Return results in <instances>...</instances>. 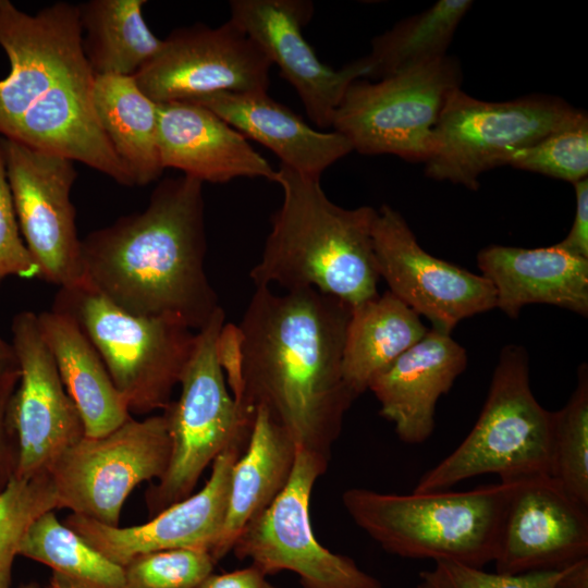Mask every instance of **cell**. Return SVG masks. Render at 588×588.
<instances>
[{"label": "cell", "instance_id": "obj_32", "mask_svg": "<svg viewBox=\"0 0 588 588\" xmlns=\"http://www.w3.org/2000/svg\"><path fill=\"white\" fill-rule=\"evenodd\" d=\"M58 509L49 474L30 479L13 476L0 493V588H11L14 560L29 527Z\"/></svg>", "mask_w": 588, "mask_h": 588}, {"label": "cell", "instance_id": "obj_7", "mask_svg": "<svg viewBox=\"0 0 588 588\" xmlns=\"http://www.w3.org/2000/svg\"><path fill=\"white\" fill-rule=\"evenodd\" d=\"M225 324L220 307L198 331L193 355L182 376L181 394L163 411L170 438V460L158 482L145 494L152 517L192 495L206 467L231 444L248 442L255 413L228 389L219 358Z\"/></svg>", "mask_w": 588, "mask_h": 588}, {"label": "cell", "instance_id": "obj_18", "mask_svg": "<svg viewBox=\"0 0 588 588\" xmlns=\"http://www.w3.org/2000/svg\"><path fill=\"white\" fill-rule=\"evenodd\" d=\"M588 558V507L550 476L516 483L502 523L495 572L562 571Z\"/></svg>", "mask_w": 588, "mask_h": 588}, {"label": "cell", "instance_id": "obj_20", "mask_svg": "<svg viewBox=\"0 0 588 588\" xmlns=\"http://www.w3.org/2000/svg\"><path fill=\"white\" fill-rule=\"evenodd\" d=\"M467 366L465 348L434 329L399 356L370 382L380 415L394 425L406 444L424 443L432 434L436 407Z\"/></svg>", "mask_w": 588, "mask_h": 588}, {"label": "cell", "instance_id": "obj_29", "mask_svg": "<svg viewBox=\"0 0 588 588\" xmlns=\"http://www.w3.org/2000/svg\"><path fill=\"white\" fill-rule=\"evenodd\" d=\"M471 0H440L375 37L365 57L368 78L378 81L446 56Z\"/></svg>", "mask_w": 588, "mask_h": 588}, {"label": "cell", "instance_id": "obj_24", "mask_svg": "<svg viewBox=\"0 0 588 588\" xmlns=\"http://www.w3.org/2000/svg\"><path fill=\"white\" fill-rule=\"evenodd\" d=\"M294 460V442L266 409L257 407L246 448L232 469L223 527L210 552L216 562L231 552L241 531L281 493Z\"/></svg>", "mask_w": 588, "mask_h": 588}, {"label": "cell", "instance_id": "obj_34", "mask_svg": "<svg viewBox=\"0 0 588 588\" xmlns=\"http://www.w3.org/2000/svg\"><path fill=\"white\" fill-rule=\"evenodd\" d=\"M216 561L201 549L145 553L124 566L126 588H198L213 573Z\"/></svg>", "mask_w": 588, "mask_h": 588}, {"label": "cell", "instance_id": "obj_40", "mask_svg": "<svg viewBox=\"0 0 588 588\" xmlns=\"http://www.w3.org/2000/svg\"><path fill=\"white\" fill-rule=\"evenodd\" d=\"M559 588H588V558L563 571Z\"/></svg>", "mask_w": 588, "mask_h": 588}, {"label": "cell", "instance_id": "obj_41", "mask_svg": "<svg viewBox=\"0 0 588 588\" xmlns=\"http://www.w3.org/2000/svg\"><path fill=\"white\" fill-rule=\"evenodd\" d=\"M13 356L14 353L12 351L11 344L5 341L0 334V358H10Z\"/></svg>", "mask_w": 588, "mask_h": 588}, {"label": "cell", "instance_id": "obj_11", "mask_svg": "<svg viewBox=\"0 0 588 588\" xmlns=\"http://www.w3.org/2000/svg\"><path fill=\"white\" fill-rule=\"evenodd\" d=\"M170 460L163 414L133 419L101 437H84L49 471L59 509L119 526L122 506L142 482L160 479Z\"/></svg>", "mask_w": 588, "mask_h": 588}, {"label": "cell", "instance_id": "obj_14", "mask_svg": "<svg viewBox=\"0 0 588 588\" xmlns=\"http://www.w3.org/2000/svg\"><path fill=\"white\" fill-rule=\"evenodd\" d=\"M10 344L20 368L9 406L17 444L14 477L30 479L49 474L61 455L85 437V427L42 338L37 314L26 310L13 317Z\"/></svg>", "mask_w": 588, "mask_h": 588}, {"label": "cell", "instance_id": "obj_19", "mask_svg": "<svg viewBox=\"0 0 588 588\" xmlns=\"http://www.w3.org/2000/svg\"><path fill=\"white\" fill-rule=\"evenodd\" d=\"M247 442L228 446L212 463L205 486L144 524L108 526L70 514L64 525L112 562L124 567L134 558L162 550L201 549L211 552L223 527L232 469Z\"/></svg>", "mask_w": 588, "mask_h": 588}, {"label": "cell", "instance_id": "obj_30", "mask_svg": "<svg viewBox=\"0 0 588 588\" xmlns=\"http://www.w3.org/2000/svg\"><path fill=\"white\" fill-rule=\"evenodd\" d=\"M19 555L53 571V584L78 588H126L124 567L106 558L61 523L54 511L38 517L27 530Z\"/></svg>", "mask_w": 588, "mask_h": 588}, {"label": "cell", "instance_id": "obj_39", "mask_svg": "<svg viewBox=\"0 0 588 588\" xmlns=\"http://www.w3.org/2000/svg\"><path fill=\"white\" fill-rule=\"evenodd\" d=\"M198 588H274L268 576L255 565L224 572L211 573Z\"/></svg>", "mask_w": 588, "mask_h": 588}, {"label": "cell", "instance_id": "obj_16", "mask_svg": "<svg viewBox=\"0 0 588 588\" xmlns=\"http://www.w3.org/2000/svg\"><path fill=\"white\" fill-rule=\"evenodd\" d=\"M0 46L11 68L0 81L2 137L56 87L90 70L82 49L78 5L68 2L29 15L0 0Z\"/></svg>", "mask_w": 588, "mask_h": 588}, {"label": "cell", "instance_id": "obj_37", "mask_svg": "<svg viewBox=\"0 0 588 588\" xmlns=\"http://www.w3.org/2000/svg\"><path fill=\"white\" fill-rule=\"evenodd\" d=\"M19 379L15 355L0 358V493L13 478L17 465V444L9 424V406Z\"/></svg>", "mask_w": 588, "mask_h": 588}, {"label": "cell", "instance_id": "obj_28", "mask_svg": "<svg viewBox=\"0 0 588 588\" xmlns=\"http://www.w3.org/2000/svg\"><path fill=\"white\" fill-rule=\"evenodd\" d=\"M145 0H93L78 4L82 49L96 76H133L161 49L147 26Z\"/></svg>", "mask_w": 588, "mask_h": 588}, {"label": "cell", "instance_id": "obj_22", "mask_svg": "<svg viewBox=\"0 0 588 588\" xmlns=\"http://www.w3.org/2000/svg\"><path fill=\"white\" fill-rule=\"evenodd\" d=\"M477 265L495 292V308L516 319L526 305L547 304L588 316V259L558 244L520 248L489 245Z\"/></svg>", "mask_w": 588, "mask_h": 588}, {"label": "cell", "instance_id": "obj_5", "mask_svg": "<svg viewBox=\"0 0 588 588\" xmlns=\"http://www.w3.org/2000/svg\"><path fill=\"white\" fill-rule=\"evenodd\" d=\"M552 428L553 412L543 408L531 391L526 350L506 345L475 426L413 491L449 490L483 474H495L501 482L550 476Z\"/></svg>", "mask_w": 588, "mask_h": 588}, {"label": "cell", "instance_id": "obj_23", "mask_svg": "<svg viewBox=\"0 0 588 588\" xmlns=\"http://www.w3.org/2000/svg\"><path fill=\"white\" fill-rule=\"evenodd\" d=\"M191 102L206 107L244 137L269 148L281 164L302 174L320 177L328 167L353 151L343 135L309 126L267 91L218 93Z\"/></svg>", "mask_w": 588, "mask_h": 588}, {"label": "cell", "instance_id": "obj_25", "mask_svg": "<svg viewBox=\"0 0 588 588\" xmlns=\"http://www.w3.org/2000/svg\"><path fill=\"white\" fill-rule=\"evenodd\" d=\"M61 381L76 405L86 437L105 436L131 418L95 346L69 314L51 308L37 315Z\"/></svg>", "mask_w": 588, "mask_h": 588}, {"label": "cell", "instance_id": "obj_15", "mask_svg": "<svg viewBox=\"0 0 588 588\" xmlns=\"http://www.w3.org/2000/svg\"><path fill=\"white\" fill-rule=\"evenodd\" d=\"M372 242L378 272L389 291L426 317L431 329L451 334L463 319L495 308L489 280L430 255L389 205L377 210Z\"/></svg>", "mask_w": 588, "mask_h": 588}, {"label": "cell", "instance_id": "obj_17", "mask_svg": "<svg viewBox=\"0 0 588 588\" xmlns=\"http://www.w3.org/2000/svg\"><path fill=\"white\" fill-rule=\"evenodd\" d=\"M232 20L264 50L296 90L310 120L332 127L335 111L348 86L368 76L365 57L334 70L322 63L303 36L313 15L305 0H233Z\"/></svg>", "mask_w": 588, "mask_h": 588}, {"label": "cell", "instance_id": "obj_3", "mask_svg": "<svg viewBox=\"0 0 588 588\" xmlns=\"http://www.w3.org/2000/svg\"><path fill=\"white\" fill-rule=\"evenodd\" d=\"M282 204L271 219L260 261L249 277L256 287H313L354 307L378 295L372 242L377 210L345 209L324 194L320 177L280 164Z\"/></svg>", "mask_w": 588, "mask_h": 588}, {"label": "cell", "instance_id": "obj_33", "mask_svg": "<svg viewBox=\"0 0 588 588\" xmlns=\"http://www.w3.org/2000/svg\"><path fill=\"white\" fill-rule=\"evenodd\" d=\"M507 164L572 184L587 179L588 117L586 111L572 123L516 152Z\"/></svg>", "mask_w": 588, "mask_h": 588}, {"label": "cell", "instance_id": "obj_43", "mask_svg": "<svg viewBox=\"0 0 588 588\" xmlns=\"http://www.w3.org/2000/svg\"><path fill=\"white\" fill-rule=\"evenodd\" d=\"M51 586H52V588H78V587H74V586L53 584V583H51Z\"/></svg>", "mask_w": 588, "mask_h": 588}, {"label": "cell", "instance_id": "obj_36", "mask_svg": "<svg viewBox=\"0 0 588 588\" xmlns=\"http://www.w3.org/2000/svg\"><path fill=\"white\" fill-rule=\"evenodd\" d=\"M9 277L39 279V269L20 231L0 138V283Z\"/></svg>", "mask_w": 588, "mask_h": 588}, {"label": "cell", "instance_id": "obj_8", "mask_svg": "<svg viewBox=\"0 0 588 588\" xmlns=\"http://www.w3.org/2000/svg\"><path fill=\"white\" fill-rule=\"evenodd\" d=\"M462 79L458 61L448 54L375 82L356 79L335 111L332 128L359 154L425 163L441 113Z\"/></svg>", "mask_w": 588, "mask_h": 588}, {"label": "cell", "instance_id": "obj_12", "mask_svg": "<svg viewBox=\"0 0 588 588\" xmlns=\"http://www.w3.org/2000/svg\"><path fill=\"white\" fill-rule=\"evenodd\" d=\"M0 138L20 231L39 279L60 289L86 283L70 198L77 176L73 161Z\"/></svg>", "mask_w": 588, "mask_h": 588}, {"label": "cell", "instance_id": "obj_9", "mask_svg": "<svg viewBox=\"0 0 588 588\" xmlns=\"http://www.w3.org/2000/svg\"><path fill=\"white\" fill-rule=\"evenodd\" d=\"M584 110L549 95L485 101L461 88L449 98L434 130L425 174L477 191L482 173L575 121Z\"/></svg>", "mask_w": 588, "mask_h": 588}, {"label": "cell", "instance_id": "obj_4", "mask_svg": "<svg viewBox=\"0 0 588 588\" xmlns=\"http://www.w3.org/2000/svg\"><path fill=\"white\" fill-rule=\"evenodd\" d=\"M516 483L409 494L350 488L342 503L352 520L388 553L483 568L494 561Z\"/></svg>", "mask_w": 588, "mask_h": 588}, {"label": "cell", "instance_id": "obj_38", "mask_svg": "<svg viewBox=\"0 0 588 588\" xmlns=\"http://www.w3.org/2000/svg\"><path fill=\"white\" fill-rule=\"evenodd\" d=\"M576 209L568 234L559 243L567 252L588 259V179L573 184Z\"/></svg>", "mask_w": 588, "mask_h": 588}, {"label": "cell", "instance_id": "obj_26", "mask_svg": "<svg viewBox=\"0 0 588 588\" xmlns=\"http://www.w3.org/2000/svg\"><path fill=\"white\" fill-rule=\"evenodd\" d=\"M427 331L420 316L390 291L352 307L341 364L347 388L358 397Z\"/></svg>", "mask_w": 588, "mask_h": 588}, {"label": "cell", "instance_id": "obj_6", "mask_svg": "<svg viewBox=\"0 0 588 588\" xmlns=\"http://www.w3.org/2000/svg\"><path fill=\"white\" fill-rule=\"evenodd\" d=\"M52 308L79 324L131 414L168 407L193 355L194 330L175 319L130 314L87 283L60 289Z\"/></svg>", "mask_w": 588, "mask_h": 588}, {"label": "cell", "instance_id": "obj_21", "mask_svg": "<svg viewBox=\"0 0 588 588\" xmlns=\"http://www.w3.org/2000/svg\"><path fill=\"white\" fill-rule=\"evenodd\" d=\"M158 148L162 168H175L201 183L236 177L275 182L278 170L233 126L191 101L157 103Z\"/></svg>", "mask_w": 588, "mask_h": 588}, {"label": "cell", "instance_id": "obj_42", "mask_svg": "<svg viewBox=\"0 0 588 588\" xmlns=\"http://www.w3.org/2000/svg\"><path fill=\"white\" fill-rule=\"evenodd\" d=\"M17 588H40L39 585L35 581H29L23 585H20Z\"/></svg>", "mask_w": 588, "mask_h": 588}, {"label": "cell", "instance_id": "obj_13", "mask_svg": "<svg viewBox=\"0 0 588 588\" xmlns=\"http://www.w3.org/2000/svg\"><path fill=\"white\" fill-rule=\"evenodd\" d=\"M271 61L232 20L173 30L133 78L154 102L193 101L218 93L267 91Z\"/></svg>", "mask_w": 588, "mask_h": 588}, {"label": "cell", "instance_id": "obj_10", "mask_svg": "<svg viewBox=\"0 0 588 588\" xmlns=\"http://www.w3.org/2000/svg\"><path fill=\"white\" fill-rule=\"evenodd\" d=\"M329 462L295 446L290 479L275 500L236 538L231 552L249 560L267 576L282 571L298 576L302 588H382L347 555L320 544L310 522L309 503Z\"/></svg>", "mask_w": 588, "mask_h": 588}, {"label": "cell", "instance_id": "obj_1", "mask_svg": "<svg viewBox=\"0 0 588 588\" xmlns=\"http://www.w3.org/2000/svg\"><path fill=\"white\" fill-rule=\"evenodd\" d=\"M351 306L316 289L256 287L238 326L225 323L219 358L233 397L266 409L296 448L330 463L357 399L342 377Z\"/></svg>", "mask_w": 588, "mask_h": 588}, {"label": "cell", "instance_id": "obj_31", "mask_svg": "<svg viewBox=\"0 0 588 588\" xmlns=\"http://www.w3.org/2000/svg\"><path fill=\"white\" fill-rule=\"evenodd\" d=\"M550 477L588 507L587 364L579 366L576 388L565 406L553 412Z\"/></svg>", "mask_w": 588, "mask_h": 588}, {"label": "cell", "instance_id": "obj_35", "mask_svg": "<svg viewBox=\"0 0 588 588\" xmlns=\"http://www.w3.org/2000/svg\"><path fill=\"white\" fill-rule=\"evenodd\" d=\"M564 569L510 575L455 562H436L432 568L419 573L416 588H559Z\"/></svg>", "mask_w": 588, "mask_h": 588}, {"label": "cell", "instance_id": "obj_2", "mask_svg": "<svg viewBox=\"0 0 588 588\" xmlns=\"http://www.w3.org/2000/svg\"><path fill=\"white\" fill-rule=\"evenodd\" d=\"M203 183L162 180L145 210L81 240L85 281L123 310L200 330L220 308L206 270Z\"/></svg>", "mask_w": 588, "mask_h": 588}, {"label": "cell", "instance_id": "obj_27", "mask_svg": "<svg viewBox=\"0 0 588 588\" xmlns=\"http://www.w3.org/2000/svg\"><path fill=\"white\" fill-rule=\"evenodd\" d=\"M94 106L101 127L134 185H147L163 172L158 148V107L133 76H96Z\"/></svg>", "mask_w": 588, "mask_h": 588}]
</instances>
